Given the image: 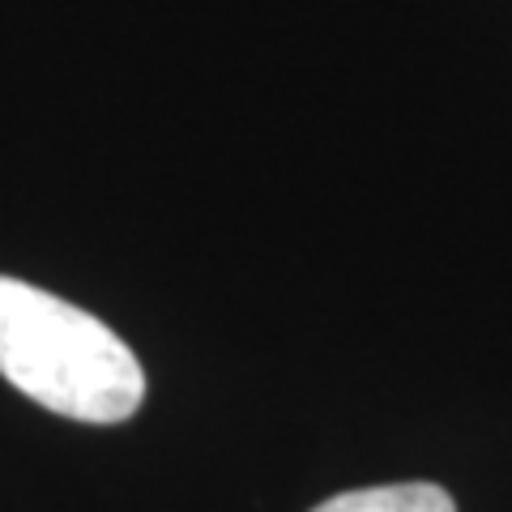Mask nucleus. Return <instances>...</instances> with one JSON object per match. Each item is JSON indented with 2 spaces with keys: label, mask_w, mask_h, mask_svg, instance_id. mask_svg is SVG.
<instances>
[{
  "label": "nucleus",
  "mask_w": 512,
  "mask_h": 512,
  "mask_svg": "<svg viewBox=\"0 0 512 512\" xmlns=\"http://www.w3.org/2000/svg\"><path fill=\"white\" fill-rule=\"evenodd\" d=\"M0 376L77 423H124L146 402L137 355L99 316L0 274Z\"/></svg>",
  "instance_id": "1"
},
{
  "label": "nucleus",
  "mask_w": 512,
  "mask_h": 512,
  "mask_svg": "<svg viewBox=\"0 0 512 512\" xmlns=\"http://www.w3.org/2000/svg\"><path fill=\"white\" fill-rule=\"evenodd\" d=\"M312 512H457L453 495L436 483H393V487H359L316 504Z\"/></svg>",
  "instance_id": "2"
}]
</instances>
